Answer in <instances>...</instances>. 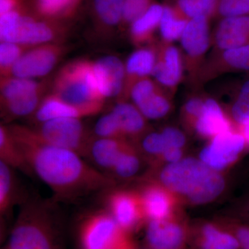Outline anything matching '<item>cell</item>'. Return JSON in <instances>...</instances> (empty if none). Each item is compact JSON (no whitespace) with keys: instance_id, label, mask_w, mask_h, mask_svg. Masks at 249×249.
<instances>
[{"instance_id":"1","label":"cell","mask_w":249,"mask_h":249,"mask_svg":"<svg viewBox=\"0 0 249 249\" xmlns=\"http://www.w3.org/2000/svg\"><path fill=\"white\" fill-rule=\"evenodd\" d=\"M9 129L31 173L58 199H75L114 184L112 178L90 166L79 154L45 142L34 129L19 125Z\"/></svg>"},{"instance_id":"2","label":"cell","mask_w":249,"mask_h":249,"mask_svg":"<svg viewBox=\"0 0 249 249\" xmlns=\"http://www.w3.org/2000/svg\"><path fill=\"white\" fill-rule=\"evenodd\" d=\"M160 178L167 189L193 204H206L213 200L225 187V181L217 170L194 158L170 163L162 170Z\"/></svg>"},{"instance_id":"3","label":"cell","mask_w":249,"mask_h":249,"mask_svg":"<svg viewBox=\"0 0 249 249\" xmlns=\"http://www.w3.org/2000/svg\"><path fill=\"white\" fill-rule=\"evenodd\" d=\"M53 216L43 203H26L11 231L7 249H63Z\"/></svg>"},{"instance_id":"4","label":"cell","mask_w":249,"mask_h":249,"mask_svg":"<svg viewBox=\"0 0 249 249\" xmlns=\"http://www.w3.org/2000/svg\"><path fill=\"white\" fill-rule=\"evenodd\" d=\"M52 93L91 116L101 111L106 99L98 88L93 62L86 60H75L62 67L54 79Z\"/></svg>"},{"instance_id":"5","label":"cell","mask_w":249,"mask_h":249,"mask_svg":"<svg viewBox=\"0 0 249 249\" xmlns=\"http://www.w3.org/2000/svg\"><path fill=\"white\" fill-rule=\"evenodd\" d=\"M66 32L64 22L40 19L28 9L9 13L0 19L1 42L36 47L57 42Z\"/></svg>"},{"instance_id":"6","label":"cell","mask_w":249,"mask_h":249,"mask_svg":"<svg viewBox=\"0 0 249 249\" xmlns=\"http://www.w3.org/2000/svg\"><path fill=\"white\" fill-rule=\"evenodd\" d=\"M80 238L83 249H131L124 230L108 212L87 218L82 224Z\"/></svg>"},{"instance_id":"7","label":"cell","mask_w":249,"mask_h":249,"mask_svg":"<svg viewBox=\"0 0 249 249\" xmlns=\"http://www.w3.org/2000/svg\"><path fill=\"white\" fill-rule=\"evenodd\" d=\"M35 131L41 139L52 145L68 149L81 156L88 154L90 143L80 119L60 118L45 121Z\"/></svg>"},{"instance_id":"8","label":"cell","mask_w":249,"mask_h":249,"mask_svg":"<svg viewBox=\"0 0 249 249\" xmlns=\"http://www.w3.org/2000/svg\"><path fill=\"white\" fill-rule=\"evenodd\" d=\"M66 51L58 42L32 47L15 64L12 76L29 79L45 76L56 66Z\"/></svg>"},{"instance_id":"9","label":"cell","mask_w":249,"mask_h":249,"mask_svg":"<svg viewBox=\"0 0 249 249\" xmlns=\"http://www.w3.org/2000/svg\"><path fill=\"white\" fill-rule=\"evenodd\" d=\"M246 145L242 134L232 130L224 132L213 137L211 143L203 149L201 160L217 171L224 169L238 158Z\"/></svg>"},{"instance_id":"10","label":"cell","mask_w":249,"mask_h":249,"mask_svg":"<svg viewBox=\"0 0 249 249\" xmlns=\"http://www.w3.org/2000/svg\"><path fill=\"white\" fill-rule=\"evenodd\" d=\"M129 96L134 106L147 119L164 117L171 108V103L166 95L157 83L148 78L137 81L132 87Z\"/></svg>"},{"instance_id":"11","label":"cell","mask_w":249,"mask_h":249,"mask_svg":"<svg viewBox=\"0 0 249 249\" xmlns=\"http://www.w3.org/2000/svg\"><path fill=\"white\" fill-rule=\"evenodd\" d=\"M209 19L202 16L190 19L180 38L191 70L194 68L193 65H197L198 61L209 49L211 42Z\"/></svg>"},{"instance_id":"12","label":"cell","mask_w":249,"mask_h":249,"mask_svg":"<svg viewBox=\"0 0 249 249\" xmlns=\"http://www.w3.org/2000/svg\"><path fill=\"white\" fill-rule=\"evenodd\" d=\"M107 212L124 230L135 227L142 217L140 196L126 191H116L108 196Z\"/></svg>"},{"instance_id":"13","label":"cell","mask_w":249,"mask_h":249,"mask_svg":"<svg viewBox=\"0 0 249 249\" xmlns=\"http://www.w3.org/2000/svg\"><path fill=\"white\" fill-rule=\"evenodd\" d=\"M93 72L100 91L105 98L119 96L124 89L125 66L120 59L107 55L93 62Z\"/></svg>"},{"instance_id":"14","label":"cell","mask_w":249,"mask_h":249,"mask_svg":"<svg viewBox=\"0 0 249 249\" xmlns=\"http://www.w3.org/2000/svg\"><path fill=\"white\" fill-rule=\"evenodd\" d=\"M183 61L176 47L164 42L157 52V62L152 76L159 84L168 89H174L181 81Z\"/></svg>"},{"instance_id":"15","label":"cell","mask_w":249,"mask_h":249,"mask_svg":"<svg viewBox=\"0 0 249 249\" xmlns=\"http://www.w3.org/2000/svg\"><path fill=\"white\" fill-rule=\"evenodd\" d=\"M214 41L219 52L249 45V15L221 19Z\"/></svg>"},{"instance_id":"16","label":"cell","mask_w":249,"mask_h":249,"mask_svg":"<svg viewBox=\"0 0 249 249\" xmlns=\"http://www.w3.org/2000/svg\"><path fill=\"white\" fill-rule=\"evenodd\" d=\"M146 238L152 249H178L184 234L179 225L168 219H152L147 225Z\"/></svg>"},{"instance_id":"17","label":"cell","mask_w":249,"mask_h":249,"mask_svg":"<svg viewBox=\"0 0 249 249\" xmlns=\"http://www.w3.org/2000/svg\"><path fill=\"white\" fill-rule=\"evenodd\" d=\"M157 62V52L152 49L142 48L129 55L125 65V80L121 96H129L133 85L142 78L152 74Z\"/></svg>"},{"instance_id":"18","label":"cell","mask_w":249,"mask_h":249,"mask_svg":"<svg viewBox=\"0 0 249 249\" xmlns=\"http://www.w3.org/2000/svg\"><path fill=\"white\" fill-rule=\"evenodd\" d=\"M80 2L81 0H29L27 6L37 18L65 22L74 17Z\"/></svg>"},{"instance_id":"19","label":"cell","mask_w":249,"mask_h":249,"mask_svg":"<svg viewBox=\"0 0 249 249\" xmlns=\"http://www.w3.org/2000/svg\"><path fill=\"white\" fill-rule=\"evenodd\" d=\"M198 134L205 137H214L231 130L230 121L217 101L213 98L205 101L201 114L195 124Z\"/></svg>"},{"instance_id":"20","label":"cell","mask_w":249,"mask_h":249,"mask_svg":"<svg viewBox=\"0 0 249 249\" xmlns=\"http://www.w3.org/2000/svg\"><path fill=\"white\" fill-rule=\"evenodd\" d=\"M91 116L89 111L75 107L52 93L41 101L35 111V119L37 122H45L60 118L81 119Z\"/></svg>"},{"instance_id":"21","label":"cell","mask_w":249,"mask_h":249,"mask_svg":"<svg viewBox=\"0 0 249 249\" xmlns=\"http://www.w3.org/2000/svg\"><path fill=\"white\" fill-rule=\"evenodd\" d=\"M144 214L152 219H168L173 201L168 192L158 186L147 187L140 196Z\"/></svg>"},{"instance_id":"22","label":"cell","mask_w":249,"mask_h":249,"mask_svg":"<svg viewBox=\"0 0 249 249\" xmlns=\"http://www.w3.org/2000/svg\"><path fill=\"white\" fill-rule=\"evenodd\" d=\"M219 53V56L215 59L212 66L206 69L203 74L211 71L207 79L209 77L213 76L214 72L217 73L224 71L249 72V45L227 49Z\"/></svg>"},{"instance_id":"23","label":"cell","mask_w":249,"mask_h":249,"mask_svg":"<svg viewBox=\"0 0 249 249\" xmlns=\"http://www.w3.org/2000/svg\"><path fill=\"white\" fill-rule=\"evenodd\" d=\"M125 145L122 139L98 138L89 144L88 154L98 166L112 170Z\"/></svg>"},{"instance_id":"24","label":"cell","mask_w":249,"mask_h":249,"mask_svg":"<svg viewBox=\"0 0 249 249\" xmlns=\"http://www.w3.org/2000/svg\"><path fill=\"white\" fill-rule=\"evenodd\" d=\"M163 13V5L153 3L145 14L129 26L131 39L136 45L151 39L156 29L160 27Z\"/></svg>"},{"instance_id":"25","label":"cell","mask_w":249,"mask_h":249,"mask_svg":"<svg viewBox=\"0 0 249 249\" xmlns=\"http://www.w3.org/2000/svg\"><path fill=\"white\" fill-rule=\"evenodd\" d=\"M111 111L117 119L124 137L138 135L145 128V117L135 106L120 101Z\"/></svg>"},{"instance_id":"26","label":"cell","mask_w":249,"mask_h":249,"mask_svg":"<svg viewBox=\"0 0 249 249\" xmlns=\"http://www.w3.org/2000/svg\"><path fill=\"white\" fill-rule=\"evenodd\" d=\"M0 158L11 168L31 173L22 151L13 137L9 127H0Z\"/></svg>"},{"instance_id":"27","label":"cell","mask_w":249,"mask_h":249,"mask_svg":"<svg viewBox=\"0 0 249 249\" xmlns=\"http://www.w3.org/2000/svg\"><path fill=\"white\" fill-rule=\"evenodd\" d=\"M124 0H93V16L96 22L106 28L121 26Z\"/></svg>"},{"instance_id":"28","label":"cell","mask_w":249,"mask_h":249,"mask_svg":"<svg viewBox=\"0 0 249 249\" xmlns=\"http://www.w3.org/2000/svg\"><path fill=\"white\" fill-rule=\"evenodd\" d=\"M189 20L180 14L172 5H163V16L159 29L164 42L170 43L181 38Z\"/></svg>"},{"instance_id":"29","label":"cell","mask_w":249,"mask_h":249,"mask_svg":"<svg viewBox=\"0 0 249 249\" xmlns=\"http://www.w3.org/2000/svg\"><path fill=\"white\" fill-rule=\"evenodd\" d=\"M43 89L1 102V107H3L6 117L15 119L35 113L42 101L41 99Z\"/></svg>"},{"instance_id":"30","label":"cell","mask_w":249,"mask_h":249,"mask_svg":"<svg viewBox=\"0 0 249 249\" xmlns=\"http://www.w3.org/2000/svg\"><path fill=\"white\" fill-rule=\"evenodd\" d=\"M219 0H175L172 5L188 19L197 17L211 18L216 16Z\"/></svg>"},{"instance_id":"31","label":"cell","mask_w":249,"mask_h":249,"mask_svg":"<svg viewBox=\"0 0 249 249\" xmlns=\"http://www.w3.org/2000/svg\"><path fill=\"white\" fill-rule=\"evenodd\" d=\"M1 102L44 89L41 83L29 78L9 76L1 78Z\"/></svg>"},{"instance_id":"32","label":"cell","mask_w":249,"mask_h":249,"mask_svg":"<svg viewBox=\"0 0 249 249\" xmlns=\"http://www.w3.org/2000/svg\"><path fill=\"white\" fill-rule=\"evenodd\" d=\"M13 168L0 160V213H9L14 203L15 181Z\"/></svg>"},{"instance_id":"33","label":"cell","mask_w":249,"mask_h":249,"mask_svg":"<svg viewBox=\"0 0 249 249\" xmlns=\"http://www.w3.org/2000/svg\"><path fill=\"white\" fill-rule=\"evenodd\" d=\"M203 249H239L237 237L218 230L213 226L206 225L203 229Z\"/></svg>"},{"instance_id":"34","label":"cell","mask_w":249,"mask_h":249,"mask_svg":"<svg viewBox=\"0 0 249 249\" xmlns=\"http://www.w3.org/2000/svg\"><path fill=\"white\" fill-rule=\"evenodd\" d=\"M34 47L1 42L0 44V73L1 78L12 76V70L15 64L23 54Z\"/></svg>"},{"instance_id":"35","label":"cell","mask_w":249,"mask_h":249,"mask_svg":"<svg viewBox=\"0 0 249 249\" xmlns=\"http://www.w3.org/2000/svg\"><path fill=\"white\" fill-rule=\"evenodd\" d=\"M140 162L138 157L133 150L126 144L111 170H113L118 177L128 178L134 176L138 172Z\"/></svg>"},{"instance_id":"36","label":"cell","mask_w":249,"mask_h":249,"mask_svg":"<svg viewBox=\"0 0 249 249\" xmlns=\"http://www.w3.org/2000/svg\"><path fill=\"white\" fill-rule=\"evenodd\" d=\"M94 133L98 138L121 139L124 137L117 119L111 111L98 119L95 124Z\"/></svg>"},{"instance_id":"37","label":"cell","mask_w":249,"mask_h":249,"mask_svg":"<svg viewBox=\"0 0 249 249\" xmlns=\"http://www.w3.org/2000/svg\"><path fill=\"white\" fill-rule=\"evenodd\" d=\"M153 3L154 0H124L121 27H129L136 19L145 14Z\"/></svg>"},{"instance_id":"38","label":"cell","mask_w":249,"mask_h":249,"mask_svg":"<svg viewBox=\"0 0 249 249\" xmlns=\"http://www.w3.org/2000/svg\"><path fill=\"white\" fill-rule=\"evenodd\" d=\"M249 15V0H219L217 15L224 18Z\"/></svg>"},{"instance_id":"39","label":"cell","mask_w":249,"mask_h":249,"mask_svg":"<svg viewBox=\"0 0 249 249\" xmlns=\"http://www.w3.org/2000/svg\"><path fill=\"white\" fill-rule=\"evenodd\" d=\"M231 115L238 124L249 117V80L245 81L241 87L232 106Z\"/></svg>"},{"instance_id":"40","label":"cell","mask_w":249,"mask_h":249,"mask_svg":"<svg viewBox=\"0 0 249 249\" xmlns=\"http://www.w3.org/2000/svg\"><path fill=\"white\" fill-rule=\"evenodd\" d=\"M142 148L150 155H162L168 149L166 142L161 132L147 134L142 142Z\"/></svg>"},{"instance_id":"41","label":"cell","mask_w":249,"mask_h":249,"mask_svg":"<svg viewBox=\"0 0 249 249\" xmlns=\"http://www.w3.org/2000/svg\"><path fill=\"white\" fill-rule=\"evenodd\" d=\"M166 142L168 148L169 147H178L181 148L186 142L184 134L175 127H166L161 132Z\"/></svg>"},{"instance_id":"42","label":"cell","mask_w":249,"mask_h":249,"mask_svg":"<svg viewBox=\"0 0 249 249\" xmlns=\"http://www.w3.org/2000/svg\"><path fill=\"white\" fill-rule=\"evenodd\" d=\"M205 101L200 98L195 97L188 100L185 104L183 110L186 116L191 119L195 121L196 124V119L200 116L204 107Z\"/></svg>"},{"instance_id":"43","label":"cell","mask_w":249,"mask_h":249,"mask_svg":"<svg viewBox=\"0 0 249 249\" xmlns=\"http://www.w3.org/2000/svg\"><path fill=\"white\" fill-rule=\"evenodd\" d=\"M28 7L25 0H0V16Z\"/></svg>"},{"instance_id":"44","label":"cell","mask_w":249,"mask_h":249,"mask_svg":"<svg viewBox=\"0 0 249 249\" xmlns=\"http://www.w3.org/2000/svg\"><path fill=\"white\" fill-rule=\"evenodd\" d=\"M181 149L178 147H169L163 152L162 155L165 160L170 162V163H177L181 160L182 152Z\"/></svg>"},{"instance_id":"45","label":"cell","mask_w":249,"mask_h":249,"mask_svg":"<svg viewBox=\"0 0 249 249\" xmlns=\"http://www.w3.org/2000/svg\"><path fill=\"white\" fill-rule=\"evenodd\" d=\"M236 237L243 249H249V227H241L237 229Z\"/></svg>"},{"instance_id":"46","label":"cell","mask_w":249,"mask_h":249,"mask_svg":"<svg viewBox=\"0 0 249 249\" xmlns=\"http://www.w3.org/2000/svg\"><path fill=\"white\" fill-rule=\"evenodd\" d=\"M239 125L240 126L241 134L245 139L246 144L249 146V117L242 121Z\"/></svg>"},{"instance_id":"47","label":"cell","mask_w":249,"mask_h":249,"mask_svg":"<svg viewBox=\"0 0 249 249\" xmlns=\"http://www.w3.org/2000/svg\"><path fill=\"white\" fill-rule=\"evenodd\" d=\"M248 213H249V207H248Z\"/></svg>"},{"instance_id":"48","label":"cell","mask_w":249,"mask_h":249,"mask_svg":"<svg viewBox=\"0 0 249 249\" xmlns=\"http://www.w3.org/2000/svg\"></svg>"}]
</instances>
